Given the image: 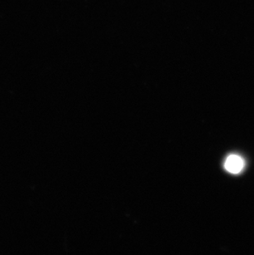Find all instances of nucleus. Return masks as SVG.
<instances>
[{"instance_id":"f257e3e1","label":"nucleus","mask_w":254,"mask_h":255,"mask_svg":"<svg viewBox=\"0 0 254 255\" xmlns=\"http://www.w3.org/2000/svg\"><path fill=\"white\" fill-rule=\"evenodd\" d=\"M245 167V161L238 155H230L226 159L225 168L231 173H240Z\"/></svg>"}]
</instances>
